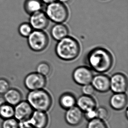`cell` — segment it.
<instances>
[{
    "instance_id": "obj_1",
    "label": "cell",
    "mask_w": 128,
    "mask_h": 128,
    "mask_svg": "<svg viewBox=\"0 0 128 128\" xmlns=\"http://www.w3.org/2000/svg\"><path fill=\"white\" fill-rule=\"evenodd\" d=\"M86 62L92 70L99 74L109 71L112 66L113 58L111 52L102 47H96L89 52Z\"/></svg>"
},
{
    "instance_id": "obj_2",
    "label": "cell",
    "mask_w": 128,
    "mask_h": 128,
    "mask_svg": "<svg viewBox=\"0 0 128 128\" xmlns=\"http://www.w3.org/2000/svg\"><path fill=\"white\" fill-rule=\"evenodd\" d=\"M80 47L75 38L68 36L58 41L55 47V52L59 58L62 60H74L79 55Z\"/></svg>"
},
{
    "instance_id": "obj_3",
    "label": "cell",
    "mask_w": 128,
    "mask_h": 128,
    "mask_svg": "<svg viewBox=\"0 0 128 128\" xmlns=\"http://www.w3.org/2000/svg\"><path fill=\"white\" fill-rule=\"evenodd\" d=\"M26 99L34 110L46 112L52 106V97L48 92L43 89L30 91Z\"/></svg>"
},
{
    "instance_id": "obj_4",
    "label": "cell",
    "mask_w": 128,
    "mask_h": 128,
    "mask_svg": "<svg viewBox=\"0 0 128 128\" xmlns=\"http://www.w3.org/2000/svg\"><path fill=\"white\" fill-rule=\"evenodd\" d=\"M45 12L48 20L55 23H63L69 16L68 7L59 0L47 4Z\"/></svg>"
},
{
    "instance_id": "obj_5",
    "label": "cell",
    "mask_w": 128,
    "mask_h": 128,
    "mask_svg": "<svg viewBox=\"0 0 128 128\" xmlns=\"http://www.w3.org/2000/svg\"><path fill=\"white\" fill-rule=\"evenodd\" d=\"M48 37L42 30H33L27 38L30 48L34 52H42L46 48L48 44Z\"/></svg>"
},
{
    "instance_id": "obj_6",
    "label": "cell",
    "mask_w": 128,
    "mask_h": 128,
    "mask_svg": "<svg viewBox=\"0 0 128 128\" xmlns=\"http://www.w3.org/2000/svg\"><path fill=\"white\" fill-rule=\"evenodd\" d=\"M46 76L36 72L26 75L24 80V84L27 89L32 91L43 89L46 84Z\"/></svg>"
},
{
    "instance_id": "obj_7",
    "label": "cell",
    "mask_w": 128,
    "mask_h": 128,
    "mask_svg": "<svg viewBox=\"0 0 128 128\" xmlns=\"http://www.w3.org/2000/svg\"><path fill=\"white\" fill-rule=\"evenodd\" d=\"M72 76L76 84L82 86L91 83L94 74L92 70L88 66H80L75 69Z\"/></svg>"
},
{
    "instance_id": "obj_8",
    "label": "cell",
    "mask_w": 128,
    "mask_h": 128,
    "mask_svg": "<svg viewBox=\"0 0 128 128\" xmlns=\"http://www.w3.org/2000/svg\"><path fill=\"white\" fill-rule=\"evenodd\" d=\"M128 85L127 78L122 73H116L110 78V90L114 93H125Z\"/></svg>"
},
{
    "instance_id": "obj_9",
    "label": "cell",
    "mask_w": 128,
    "mask_h": 128,
    "mask_svg": "<svg viewBox=\"0 0 128 128\" xmlns=\"http://www.w3.org/2000/svg\"><path fill=\"white\" fill-rule=\"evenodd\" d=\"M14 118L19 122L27 121L30 120L34 109L27 100H22L14 106Z\"/></svg>"
},
{
    "instance_id": "obj_10",
    "label": "cell",
    "mask_w": 128,
    "mask_h": 128,
    "mask_svg": "<svg viewBox=\"0 0 128 128\" xmlns=\"http://www.w3.org/2000/svg\"><path fill=\"white\" fill-rule=\"evenodd\" d=\"M30 16L29 23L33 30L43 31L48 26L50 20L43 10L33 13Z\"/></svg>"
},
{
    "instance_id": "obj_11",
    "label": "cell",
    "mask_w": 128,
    "mask_h": 128,
    "mask_svg": "<svg viewBox=\"0 0 128 128\" xmlns=\"http://www.w3.org/2000/svg\"><path fill=\"white\" fill-rule=\"evenodd\" d=\"M84 118L83 112L76 106L66 110L64 116L66 122L72 126L80 125Z\"/></svg>"
},
{
    "instance_id": "obj_12",
    "label": "cell",
    "mask_w": 128,
    "mask_h": 128,
    "mask_svg": "<svg viewBox=\"0 0 128 128\" xmlns=\"http://www.w3.org/2000/svg\"><path fill=\"white\" fill-rule=\"evenodd\" d=\"M91 84L95 90L100 93H106L110 90V78L103 74L94 76Z\"/></svg>"
},
{
    "instance_id": "obj_13",
    "label": "cell",
    "mask_w": 128,
    "mask_h": 128,
    "mask_svg": "<svg viewBox=\"0 0 128 128\" xmlns=\"http://www.w3.org/2000/svg\"><path fill=\"white\" fill-rule=\"evenodd\" d=\"M27 121L36 128H46L48 125V116L45 112L34 110L30 120Z\"/></svg>"
},
{
    "instance_id": "obj_14",
    "label": "cell",
    "mask_w": 128,
    "mask_h": 128,
    "mask_svg": "<svg viewBox=\"0 0 128 128\" xmlns=\"http://www.w3.org/2000/svg\"><path fill=\"white\" fill-rule=\"evenodd\" d=\"M128 103V98L125 93H114L109 99V104L113 109L121 111L125 108Z\"/></svg>"
},
{
    "instance_id": "obj_15",
    "label": "cell",
    "mask_w": 128,
    "mask_h": 128,
    "mask_svg": "<svg viewBox=\"0 0 128 128\" xmlns=\"http://www.w3.org/2000/svg\"><path fill=\"white\" fill-rule=\"evenodd\" d=\"M76 106L84 112L96 109L97 103L92 96L83 94L76 99Z\"/></svg>"
},
{
    "instance_id": "obj_16",
    "label": "cell",
    "mask_w": 128,
    "mask_h": 128,
    "mask_svg": "<svg viewBox=\"0 0 128 128\" xmlns=\"http://www.w3.org/2000/svg\"><path fill=\"white\" fill-rule=\"evenodd\" d=\"M69 31L68 27L63 23H56L50 30V35L54 40L57 41L68 36Z\"/></svg>"
},
{
    "instance_id": "obj_17",
    "label": "cell",
    "mask_w": 128,
    "mask_h": 128,
    "mask_svg": "<svg viewBox=\"0 0 128 128\" xmlns=\"http://www.w3.org/2000/svg\"><path fill=\"white\" fill-rule=\"evenodd\" d=\"M3 97L8 104L13 106L22 100V94L19 90L15 88H10L4 94Z\"/></svg>"
},
{
    "instance_id": "obj_18",
    "label": "cell",
    "mask_w": 128,
    "mask_h": 128,
    "mask_svg": "<svg viewBox=\"0 0 128 128\" xmlns=\"http://www.w3.org/2000/svg\"><path fill=\"white\" fill-rule=\"evenodd\" d=\"M76 99L73 94L65 92L61 95L59 99L60 106L62 109L68 110L76 106Z\"/></svg>"
},
{
    "instance_id": "obj_19",
    "label": "cell",
    "mask_w": 128,
    "mask_h": 128,
    "mask_svg": "<svg viewBox=\"0 0 128 128\" xmlns=\"http://www.w3.org/2000/svg\"><path fill=\"white\" fill-rule=\"evenodd\" d=\"M44 4L41 0H26L24 4V8L27 14L31 15L43 10Z\"/></svg>"
},
{
    "instance_id": "obj_20",
    "label": "cell",
    "mask_w": 128,
    "mask_h": 128,
    "mask_svg": "<svg viewBox=\"0 0 128 128\" xmlns=\"http://www.w3.org/2000/svg\"><path fill=\"white\" fill-rule=\"evenodd\" d=\"M14 106L5 103L0 107V118L3 120L14 118Z\"/></svg>"
},
{
    "instance_id": "obj_21",
    "label": "cell",
    "mask_w": 128,
    "mask_h": 128,
    "mask_svg": "<svg viewBox=\"0 0 128 128\" xmlns=\"http://www.w3.org/2000/svg\"><path fill=\"white\" fill-rule=\"evenodd\" d=\"M33 29L29 23H22L18 28V32L21 36L27 38L30 34L33 31Z\"/></svg>"
},
{
    "instance_id": "obj_22",
    "label": "cell",
    "mask_w": 128,
    "mask_h": 128,
    "mask_svg": "<svg viewBox=\"0 0 128 128\" xmlns=\"http://www.w3.org/2000/svg\"><path fill=\"white\" fill-rule=\"evenodd\" d=\"M51 71V68L48 63L42 62L38 64L36 68V72L43 76H48Z\"/></svg>"
},
{
    "instance_id": "obj_23",
    "label": "cell",
    "mask_w": 128,
    "mask_h": 128,
    "mask_svg": "<svg viewBox=\"0 0 128 128\" xmlns=\"http://www.w3.org/2000/svg\"><path fill=\"white\" fill-rule=\"evenodd\" d=\"M86 128H108L104 120L95 118L88 121Z\"/></svg>"
},
{
    "instance_id": "obj_24",
    "label": "cell",
    "mask_w": 128,
    "mask_h": 128,
    "mask_svg": "<svg viewBox=\"0 0 128 128\" xmlns=\"http://www.w3.org/2000/svg\"><path fill=\"white\" fill-rule=\"evenodd\" d=\"M2 128H19V122L14 118L3 120Z\"/></svg>"
},
{
    "instance_id": "obj_25",
    "label": "cell",
    "mask_w": 128,
    "mask_h": 128,
    "mask_svg": "<svg viewBox=\"0 0 128 128\" xmlns=\"http://www.w3.org/2000/svg\"><path fill=\"white\" fill-rule=\"evenodd\" d=\"M96 112L97 118L100 120L105 121L109 117V112L107 108L103 106H101L98 108H96Z\"/></svg>"
},
{
    "instance_id": "obj_26",
    "label": "cell",
    "mask_w": 128,
    "mask_h": 128,
    "mask_svg": "<svg viewBox=\"0 0 128 128\" xmlns=\"http://www.w3.org/2000/svg\"><path fill=\"white\" fill-rule=\"evenodd\" d=\"M10 88L9 82L5 78H0V94L3 95Z\"/></svg>"
},
{
    "instance_id": "obj_27",
    "label": "cell",
    "mask_w": 128,
    "mask_h": 128,
    "mask_svg": "<svg viewBox=\"0 0 128 128\" xmlns=\"http://www.w3.org/2000/svg\"><path fill=\"white\" fill-rule=\"evenodd\" d=\"M82 90L83 94L88 96H92L95 92V90L91 84L82 86Z\"/></svg>"
},
{
    "instance_id": "obj_28",
    "label": "cell",
    "mask_w": 128,
    "mask_h": 128,
    "mask_svg": "<svg viewBox=\"0 0 128 128\" xmlns=\"http://www.w3.org/2000/svg\"><path fill=\"white\" fill-rule=\"evenodd\" d=\"M84 117L88 121H90V120L97 118L96 109L84 112Z\"/></svg>"
},
{
    "instance_id": "obj_29",
    "label": "cell",
    "mask_w": 128,
    "mask_h": 128,
    "mask_svg": "<svg viewBox=\"0 0 128 128\" xmlns=\"http://www.w3.org/2000/svg\"><path fill=\"white\" fill-rule=\"evenodd\" d=\"M19 128H36L28 122V121L19 122Z\"/></svg>"
},
{
    "instance_id": "obj_30",
    "label": "cell",
    "mask_w": 128,
    "mask_h": 128,
    "mask_svg": "<svg viewBox=\"0 0 128 128\" xmlns=\"http://www.w3.org/2000/svg\"><path fill=\"white\" fill-rule=\"evenodd\" d=\"M42 2H43L44 4H48L50 3H52L54 2H56L58 1V0H41Z\"/></svg>"
},
{
    "instance_id": "obj_31",
    "label": "cell",
    "mask_w": 128,
    "mask_h": 128,
    "mask_svg": "<svg viewBox=\"0 0 128 128\" xmlns=\"http://www.w3.org/2000/svg\"><path fill=\"white\" fill-rule=\"evenodd\" d=\"M6 103L3 97H0V107Z\"/></svg>"
},
{
    "instance_id": "obj_32",
    "label": "cell",
    "mask_w": 128,
    "mask_h": 128,
    "mask_svg": "<svg viewBox=\"0 0 128 128\" xmlns=\"http://www.w3.org/2000/svg\"><path fill=\"white\" fill-rule=\"evenodd\" d=\"M59 2H62V3H69L71 1V0H58Z\"/></svg>"
},
{
    "instance_id": "obj_33",
    "label": "cell",
    "mask_w": 128,
    "mask_h": 128,
    "mask_svg": "<svg viewBox=\"0 0 128 128\" xmlns=\"http://www.w3.org/2000/svg\"><path fill=\"white\" fill-rule=\"evenodd\" d=\"M126 117L128 118V109H126Z\"/></svg>"
},
{
    "instance_id": "obj_34",
    "label": "cell",
    "mask_w": 128,
    "mask_h": 128,
    "mask_svg": "<svg viewBox=\"0 0 128 128\" xmlns=\"http://www.w3.org/2000/svg\"></svg>"
}]
</instances>
